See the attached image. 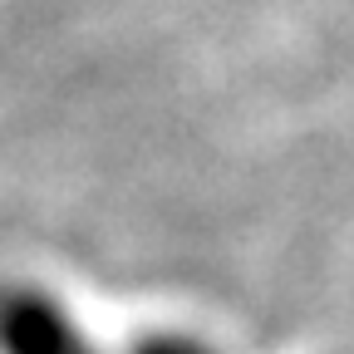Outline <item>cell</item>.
<instances>
[{"label":"cell","mask_w":354,"mask_h":354,"mask_svg":"<svg viewBox=\"0 0 354 354\" xmlns=\"http://www.w3.org/2000/svg\"><path fill=\"white\" fill-rule=\"evenodd\" d=\"M0 354H94L74 315L35 286L0 290Z\"/></svg>","instance_id":"cell-1"},{"label":"cell","mask_w":354,"mask_h":354,"mask_svg":"<svg viewBox=\"0 0 354 354\" xmlns=\"http://www.w3.org/2000/svg\"><path fill=\"white\" fill-rule=\"evenodd\" d=\"M128 354H212V349L187 335H153V339H138Z\"/></svg>","instance_id":"cell-2"}]
</instances>
